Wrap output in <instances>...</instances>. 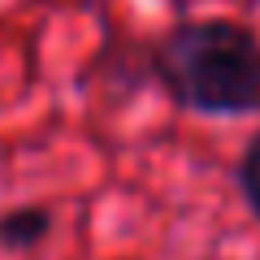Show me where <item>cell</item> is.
<instances>
[{
    "label": "cell",
    "mask_w": 260,
    "mask_h": 260,
    "mask_svg": "<svg viewBox=\"0 0 260 260\" xmlns=\"http://www.w3.org/2000/svg\"><path fill=\"white\" fill-rule=\"evenodd\" d=\"M52 208L44 204H22V208H9L0 217V247L9 251H26V247H39V243L52 234Z\"/></svg>",
    "instance_id": "obj_2"
},
{
    "label": "cell",
    "mask_w": 260,
    "mask_h": 260,
    "mask_svg": "<svg viewBox=\"0 0 260 260\" xmlns=\"http://www.w3.org/2000/svg\"><path fill=\"white\" fill-rule=\"evenodd\" d=\"M234 178H239V191H243V200H247V208L256 213V221H260V130L247 139Z\"/></svg>",
    "instance_id": "obj_3"
},
{
    "label": "cell",
    "mask_w": 260,
    "mask_h": 260,
    "mask_svg": "<svg viewBox=\"0 0 260 260\" xmlns=\"http://www.w3.org/2000/svg\"><path fill=\"white\" fill-rule=\"evenodd\" d=\"M204 260H213V256H204Z\"/></svg>",
    "instance_id": "obj_4"
},
{
    "label": "cell",
    "mask_w": 260,
    "mask_h": 260,
    "mask_svg": "<svg viewBox=\"0 0 260 260\" xmlns=\"http://www.w3.org/2000/svg\"><path fill=\"white\" fill-rule=\"evenodd\" d=\"M148 74L204 117L260 113V35L234 18H191L148 48Z\"/></svg>",
    "instance_id": "obj_1"
}]
</instances>
